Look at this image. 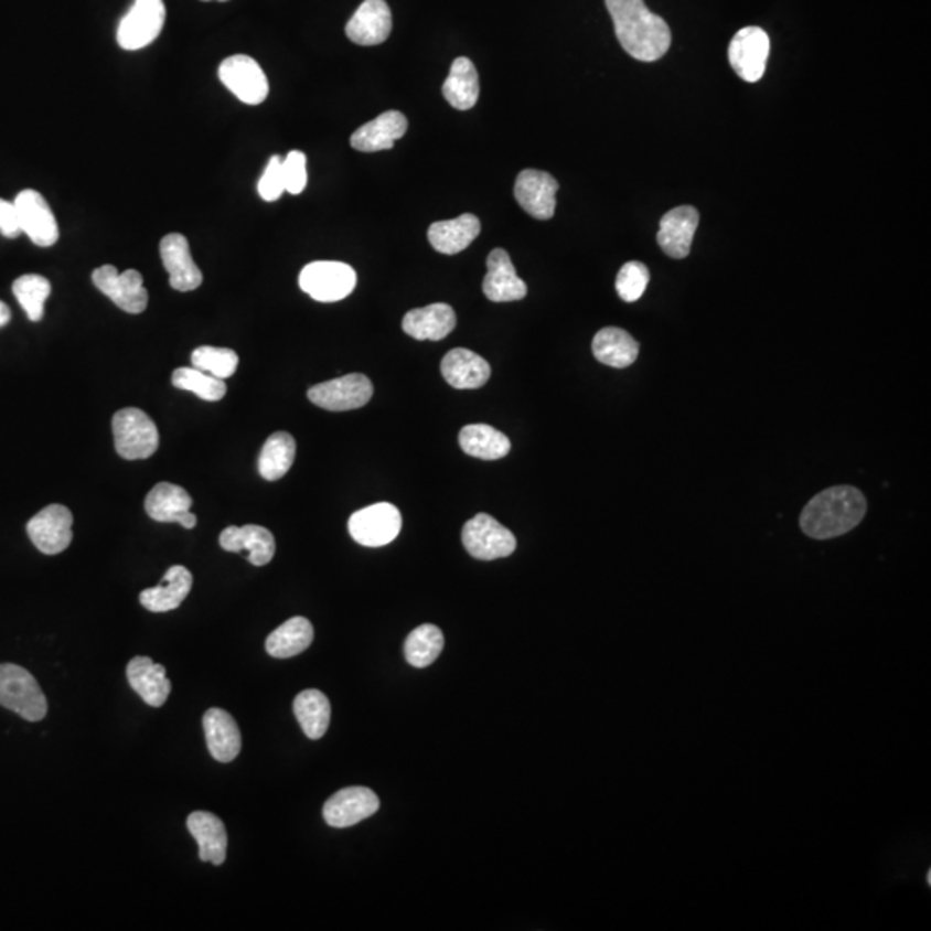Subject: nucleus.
I'll return each mask as SVG.
<instances>
[{
  "label": "nucleus",
  "instance_id": "obj_1",
  "mask_svg": "<svg viewBox=\"0 0 931 931\" xmlns=\"http://www.w3.org/2000/svg\"><path fill=\"white\" fill-rule=\"evenodd\" d=\"M621 47L643 63L661 60L671 45V30L663 18L649 11L643 0H606Z\"/></svg>",
  "mask_w": 931,
  "mask_h": 931
},
{
  "label": "nucleus",
  "instance_id": "obj_2",
  "mask_svg": "<svg viewBox=\"0 0 931 931\" xmlns=\"http://www.w3.org/2000/svg\"><path fill=\"white\" fill-rule=\"evenodd\" d=\"M868 511V502L854 486H833L811 499L802 511V532L814 541L837 538L856 528Z\"/></svg>",
  "mask_w": 931,
  "mask_h": 931
},
{
  "label": "nucleus",
  "instance_id": "obj_3",
  "mask_svg": "<svg viewBox=\"0 0 931 931\" xmlns=\"http://www.w3.org/2000/svg\"><path fill=\"white\" fill-rule=\"evenodd\" d=\"M0 706L14 710L26 721H42L49 704L35 676L18 664H0Z\"/></svg>",
  "mask_w": 931,
  "mask_h": 931
},
{
  "label": "nucleus",
  "instance_id": "obj_4",
  "mask_svg": "<svg viewBox=\"0 0 931 931\" xmlns=\"http://www.w3.org/2000/svg\"><path fill=\"white\" fill-rule=\"evenodd\" d=\"M116 452L128 461H139L154 454L159 447V431L154 421L137 407H127L113 418Z\"/></svg>",
  "mask_w": 931,
  "mask_h": 931
},
{
  "label": "nucleus",
  "instance_id": "obj_5",
  "mask_svg": "<svg viewBox=\"0 0 931 931\" xmlns=\"http://www.w3.org/2000/svg\"><path fill=\"white\" fill-rule=\"evenodd\" d=\"M299 285L318 302H339L354 292L357 275L345 263L317 261L300 271Z\"/></svg>",
  "mask_w": 931,
  "mask_h": 931
},
{
  "label": "nucleus",
  "instance_id": "obj_6",
  "mask_svg": "<svg viewBox=\"0 0 931 931\" xmlns=\"http://www.w3.org/2000/svg\"><path fill=\"white\" fill-rule=\"evenodd\" d=\"M465 550L480 560L511 556L516 550V537L489 514L480 513L462 528Z\"/></svg>",
  "mask_w": 931,
  "mask_h": 931
},
{
  "label": "nucleus",
  "instance_id": "obj_7",
  "mask_svg": "<svg viewBox=\"0 0 931 931\" xmlns=\"http://www.w3.org/2000/svg\"><path fill=\"white\" fill-rule=\"evenodd\" d=\"M167 21V8L162 0H135L127 17L118 26L119 47L125 51H140L161 35Z\"/></svg>",
  "mask_w": 931,
  "mask_h": 931
},
{
  "label": "nucleus",
  "instance_id": "obj_8",
  "mask_svg": "<svg viewBox=\"0 0 931 931\" xmlns=\"http://www.w3.org/2000/svg\"><path fill=\"white\" fill-rule=\"evenodd\" d=\"M403 528V516L395 505L388 502L367 505L352 514L349 532L357 544L364 547H383L397 538Z\"/></svg>",
  "mask_w": 931,
  "mask_h": 931
},
{
  "label": "nucleus",
  "instance_id": "obj_9",
  "mask_svg": "<svg viewBox=\"0 0 931 931\" xmlns=\"http://www.w3.org/2000/svg\"><path fill=\"white\" fill-rule=\"evenodd\" d=\"M95 287L109 297L121 311L140 314L149 306V292L143 287V278L137 269L119 272L115 266H100L92 272Z\"/></svg>",
  "mask_w": 931,
  "mask_h": 931
},
{
  "label": "nucleus",
  "instance_id": "obj_10",
  "mask_svg": "<svg viewBox=\"0 0 931 931\" xmlns=\"http://www.w3.org/2000/svg\"><path fill=\"white\" fill-rule=\"evenodd\" d=\"M308 397L314 406L333 413L360 409L372 400L373 383L366 375L354 373L314 385L309 388Z\"/></svg>",
  "mask_w": 931,
  "mask_h": 931
},
{
  "label": "nucleus",
  "instance_id": "obj_11",
  "mask_svg": "<svg viewBox=\"0 0 931 931\" xmlns=\"http://www.w3.org/2000/svg\"><path fill=\"white\" fill-rule=\"evenodd\" d=\"M217 75L222 84L247 106H257L265 103L268 97V78L263 67L253 57L244 56V54L226 57Z\"/></svg>",
  "mask_w": 931,
  "mask_h": 931
},
{
  "label": "nucleus",
  "instance_id": "obj_12",
  "mask_svg": "<svg viewBox=\"0 0 931 931\" xmlns=\"http://www.w3.org/2000/svg\"><path fill=\"white\" fill-rule=\"evenodd\" d=\"M30 541L47 556L64 553L73 541L72 511L61 504H51L32 517L26 526Z\"/></svg>",
  "mask_w": 931,
  "mask_h": 931
},
{
  "label": "nucleus",
  "instance_id": "obj_13",
  "mask_svg": "<svg viewBox=\"0 0 931 931\" xmlns=\"http://www.w3.org/2000/svg\"><path fill=\"white\" fill-rule=\"evenodd\" d=\"M770 36L758 26H747L740 30L728 49L731 67L740 78L749 84H756L766 72V64L770 57Z\"/></svg>",
  "mask_w": 931,
  "mask_h": 931
},
{
  "label": "nucleus",
  "instance_id": "obj_14",
  "mask_svg": "<svg viewBox=\"0 0 931 931\" xmlns=\"http://www.w3.org/2000/svg\"><path fill=\"white\" fill-rule=\"evenodd\" d=\"M21 229L39 247H52L60 240V226L51 205L36 190H21L14 199Z\"/></svg>",
  "mask_w": 931,
  "mask_h": 931
},
{
  "label": "nucleus",
  "instance_id": "obj_15",
  "mask_svg": "<svg viewBox=\"0 0 931 931\" xmlns=\"http://www.w3.org/2000/svg\"><path fill=\"white\" fill-rule=\"evenodd\" d=\"M379 810V799L366 786H349L328 799L323 807L324 821L333 828H349L372 817Z\"/></svg>",
  "mask_w": 931,
  "mask_h": 931
},
{
  "label": "nucleus",
  "instance_id": "obj_16",
  "mask_svg": "<svg viewBox=\"0 0 931 931\" xmlns=\"http://www.w3.org/2000/svg\"><path fill=\"white\" fill-rule=\"evenodd\" d=\"M559 183L549 173L525 170L517 174L514 197L523 210L535 220H550L556 213V194Z\"/></svg>",
  "mask_w": 931,
  "mask_h": 931
},
{
  "label": "nucleus",
  "instance_id": "obj_17",
  "mask_svg": "<svg viewBox=\"0 0 931 931\" xmlns=\"http://www.w3.org/2000/svg\"><path fill=\"white\" fill-rule=\"evenodd\" d=\"M159 250H161L162 265L170 275L171 289L178 292H192L201 287L204 277L190 253V244L185 235L170 233L162 238Z\"/></svg>",
  "mask_w": 931,
  "mask_h": 931
},
{
  "label": "nucleus",
  "instance_id": "obj_18",
  "mask_svg": "<svg viewBox=\"0 0 931 931\" xmlns=\"http://www.w3.org/2000/svg\"><path fill=\"white\" fill-rule=\"evenodd\" d=\"M192 497L182 486L173 483H158L146 499V511L154 522L178 523L183 528L192 529L197 525V517L190 511Z\"/></svg>",
  "mask_w": 931,
  "mask_h": 931
},
{
  "label": "nucleus",
  "instance_id": "obj_19",
  "mask_svg": "<svg viewBox=\"0 0 931 931\" xmlns=\"http://www.w3.org/2000/svg\"><path fill=\"white\" fill-rule=\"evenodd\" d=\"M349 40L357 45H379L390 36L392 12L385 0H364L345 26Z\"/></svg>",
  "mask_w": 931,
  "mask_h": 931
},
{
  "label": "nucleus",
  "instance_id": "obj_20",
  "mask_svg": "<svg viewBox=\"0 0 931 931\" xmlns=\"http://www.w3.org/2000/svg\"><path fill=\"white\" fill-rule=\"evenodd\" d=\"M220 545L228 553H247V559L254 566L268 565L277 553L272 533L257 525L228 526L220 535Z\"/></svg>",
  "mask_w": 931,
  "mask_h": 931
},
{
  "label": "nucleus",
  "instance_id": "obj_21",
  "mask_svg": "<svg viewBox=\"0 0 931 931\" xmlns=\"http://www.w3.org/2000/svg\"><path fill=\"white\" fill-rule=\"evenodd\" d=\"M486 277L483 280V293L492 302H514L525 299L528 289L525 281L517 277L510 254L504 249H494L486 259Z\"/></svg>",
  "mask_w": 931,
  "mask_h": 931
},
{
  "label": "nucleus",
  "instance_id": "obj_22",
  "mask_svg": "<svg viewBox=\"0 0 931 931\" xmlns=\"http://www.w3.org/2000/svg\"><path fill=\"white\" fill-rule=\"evenodd\" d=\"M697 226V210L692 205H679L661 220L657 244L673 259H685L691 254Z\"/></svg>",
  "mask_w": 931,
  "mask_h": 931
},
{
  "label": "nucleus",
  "instance_id": "obj_23",
  "mask_svg": "<svg viewBox=\"0 0 931 931\" xmlns=\"http://www.w3.org/2000/svg\"><path fill=\"white\" fill-rule=\"evenodd\" d=\"M204 734L211 756L220 762H232L242 750V734L237 721L220 707L205 710Z\"/></svg>",
  "mask_w": 931,
  "mask_h": 931
},
{
  "label": "nucleus",
  "instance_id": "obj_24",
  "mask_svg": "<svg viewBox=\"0 0 931 931\" xmlns=\"http://www.w3.org/2000/svg\"><path fill=\"white\" fill-rule=\"evenodd\" d=\"M127 678L130 687L149 706H164L170 697L171 682L167 676V667L154 663L150 657H143V655L133 657L128 663Z\"/></svg>",
  "mask_w": 931,
  "mask_h": 931
},
{
  "label": "nucleus",
  "instance_id": "obj_25",
  "mask_svg": "<svg viewBox=\"0 0 931 931\" xmlns=\"http://www.w3.org/2000/svg\"><path fill=\"white\" fill-rule=\"evenodd\" d=\"M407 131V119L403 113L387 111L379 115L373 121L366 122L363 127L352 133V149L360 152H379L394 147L397 140L403 139Z\"/></svg>",
  "mask_w": 931,
  "mask_h": 931
},
{
  "label": "nucleus",
  "instance_id": "obj_26",
  "mask_svg": "<svg viewBox=\"0 0 931 931\" xmlns=\"http://www.w3.org/2000/svg\"><path fill=\"white\" fill-rule=\"evenodd\" d=\"M192 585H194V577L185 566H171L164 572L161 585L146 588L140 593V604L150 612L174 611L189 597Z\"/></svg>",
  "mask_w": 931,
  "mask_h": 931
},
{
  "label": "nucleus",
  "instance_id": "obj_27",
  "mask_svg": "<svg viewBox=\"0 0 931 931\" xmlns=\"http://www.w3.org/2000/svg\"><path fill=\"white\" fill-rule=\"evenodd\" d=\"M186 826H189L190 835L197 841L201 860L222 866L226 859V848H228V835H226L223 821L216 814L195 811L186 820Z\"/></svg>",
  "mask_w": 931,
  "mask_h": 931
},
{
  "label": "nucleus",
  "instance_id": "obj_28",
  "mask_svg": "<svg viewBox=\"0 0 931 931\" xmlns=\"http://www.w3.org/2000/svg\"><path fill=\"white\" fill-rule=\"evenodd\" d=\"M442 376L459 390L482 388L490 379V364L468 349H454L442 360Z\"/></svg>",
  "mask_w": 931,
  "mask_h": 931
},
{
  "label": "nucleus",
  "instance_id": "obj_29",
  "mask_svg": "<svg viewBox=\"0 0 931 931\" xmlns=\"http://www.w3.org/2000/svg\"><path fill=\"white\" fill-rule=\"evenodd\" d=\"M482 232V225L474 214L465 213L449 222H437L428 229V240L437 253L454 256L473 244Z\"/></svg>",
  "mask_w": 931,
  "mask_h": 931
},
{
  "label": "nucleus",
  "instance_id": "obj_30",
  "mask_svg": "<svg viewBox=\"0 0 931 931\" xmlns=\"http://www.w3.org/2000/svg\"><path fill=\"white\" fill-rule=\"evenodd\" d=\"M404 332L416 340H443L456 328V312L449 304L413 309L403 320Z\"/></svg>",
  "mask_w": 931,
  "mask_h": 931
},
{
  "label": "nucleus",
  "instance_id": "obj_31",
  "mask_svg": "<svg viewBox=\"0 0 931 931\" xmlns=\"http://www.w3.org/2000/svg\"><path fill=\"white\" fill-rule=\"evenodd\" d=\"M593 355L606 366L623 370L632 366L639 357L640 345L630 333L621 328H602L592 342Z\"/></svg>",
  "mask_w": 931,
  "mask_h": 931
},
{
  "label": "nucleus",
  "instance_id": "obj_32",
  "mask_svg": "<svg viewBox=\"0 0 931 931\" xmlns=\"http://www.w3.org/2000/svg\"><path fill=\"white\" fill-rule=\"evenodd\" d=\"M447 103L459 111L477 106L480 97V82L474 64L468 57H458L450 66L449 76L442 87Z\"/></svg>",
  "mask_w": 931,
  "mask_h": 931
},
{
  "label": "nucleus",
  "instance_id": "obj_33",
  "mask_svg": "<svg viewBox=\"0 0 931 931\" xmlns=\"http://www.w3.org/2000/svg\"><path fill=\"white\" fill-rule=\"evenodd\" d=\"M314 640V628L311 621L302 616L285 621L266 640V651L277 660H289L293 655L302 654Z\"/></svg>",
  "mask_w": 931,
  "mask_h": 931
},
{
  "label": "nucleus",
  "instance_id": "obj_34",
  "mask_svg": "<svg viewBox=\"0 0 931 931\" xmlns=\"http://www.w3.org/2000/svg\"><path fill=\"white\" fill-rule=\"evenodd\" d=\"M459 446L471 458L495 461L510 454V438L489 425H468L459 434Z\"/></svg>",
  "mask_w": 931,
  "mask_h": 931
},
{
  "label": "nucleus",
  "instance_id": "obj_35",
  "mask_svg": "<svg viewBox=\"0 0 931 931\" xmlns=\"http://www.w3.org/2000/svg\"><path fill=\"white\" fill-rule=\"evenodd\" d=\"M293 713L306 737L318 740L327 734L332 718V706L323 692L317 688L300 692L293 700Z\"/></svg>",
  "mask_w": 931,
  "mask_h": 931
},
{
  "label": "nucleus",
  "instance_id": "obj_36",
  "mask_svg": "<svg viewBox=\"0 0 931 931\" xmlns=\"http://www.w3.org/2000/svg\"><path fill=\"white\" fill-rule=\"evenodd\" d=\"M296 450V440L292 435L287 431L272 434L263 446L259 461H257L259 474L268 482H277L292 468Z\"/></svg>",
  "mask_w": 931,
  "mask_h": 931
},
{
  "label": "nucleus",
  "instance_id": "obj_37",
  "mask_svg": "<svg viewBox=\"0 0 931 931\" xmlns=\"http://www.w3.org/2000/svg\"><path fill=\"white\" fill-rule=\"evenodd\" d=\"M443 633L435 624H421L409 633L404 643L407 663L415 667H427L442 654Z\"/></svg>",
  "mask_w": 931,
  "mask_h": 931
},
{
  "label": "nucleus",
  "instance_id": "obj_38",
  "mask_svg": "<svg viewBox=\"0 0 931 931\" xmlns=\"http://www.w3.org/2000/svg\"><path fill=\"white\" fill-rule=\"evenodd\" d=\"M171 382L180 390L192 392L207 403H217L226 394L225 379L216 378L197 367H178L171 376Z\"/></svg>",
  "mask_w": 931,
  "mask_h": 931
},
{
  "label": "nucleus",
  "instance_id": "obj_39",
  "mask_svg": "<svg viewBox=\"0 0 931 931\" xmlns=\"http://www.w3.org/2000/svg\"><path fill=\"white\" fill-rule=\"evenodd\" d=\"M51 292V281L40 275H23L12 283V293L26 312L29 320L35 323L44 318L45 300L49 299Z\"/></svg>",
  "mask_w": 931,
  "mask_h": 931
},
{
  "label": "nucleus",
  "instance_id": "obj_40",
  "mask_svg": "<svg viewBox=\"0 0 931 931\" xmlns=\"http://www.w3.org/2000/svg\"><path fill=\"white\" fill-rule=\"evenodd\" d=\"M192 364L202 372L210 373L220 379L229 378L235 375L238 367L237 352L232 349L211 347L202 345L192 352Z\"/></svg>",
  "mask_w": 931,
  "mask_h": 931
},
{
  "label": "nucleus",
  "instance_id": "obj_41",
  "mask_svg": "<svg viewBox=\"0 0 931 931\" xmlns=\"http://www.w3.org/2000/svg\"><path fill=\"white\" fill-rule=\"evenodd\" d=\"M651 272L648 266L639 261H630L620 269L616 278V292L624 302H636L648 290Z\"/></svg>",
  "mask_w": 931,
  "mask_h": 931
},
{
  "label": "nucleus",
  "instance_id": "obj_42",
  "mask_svg": "<svg viewBox=\"0 0 931 931\" xmlns=\"http://www.w3.org/2000/svg\"><path fill=\"white\" fill-rule=\"evenodd\" d=\"M285 192L302 194L308 185V159L304 152L292 150L283 159Z\"/></svg>",
  "mask_w": 931,
  "mask_h": 931
},
{
  "label": "nucleus",
  "instance_id": "obj_43",
  "mask_svg": "<svg viewBox=\"0 0 931 931\" xmlns=\"http://www.w3.org/2000/svg\"><path fill=\"white\" fill-rule=\"evenodd\" d=\"M257 192L266 202H275L281 197L285 192L283 158L272 156L269 159L268 167L257 183Z\"/></svg>",
  "mask_w": 931,
  "mask_h": 931
},
{
  "label": "nucleus",
  "instance_id": "obj_44",
  "mask_svg": "<svg viewBox=\"0 0 931 931\" xmlns=\"http://www.w3.org/2000/svg\"><path fill=\"white\" fill-rule=\"evenodd\" d=\"M0 233L8 238L20 237L23 233L14 201L9 202L0 199Z\"/></svg>",
  "mask_w": 931,
  "mask_h": 931
},
{
  "label": "nucleus",
  "instance_id": "obj_45",
  "mask_svg": "<svg viewBox=\"0 0 931 931\" xmlns=\"http://www.w3.org/2000/svg\"><path fill=\"white\" fill-rule=\"evenodd\" d=\"M9 321H11V309H9V306L6 304V302L0 300V328L6 327Z\"/></svg>",
  "mask_w": 931,
  "mask_h": 931
},
{
  "label": "nucleus",
  "instance_id": "obj_46",
  "mask_svg": "<svg viewBox=\"0 0 931 931\" xmlns=\"http://www.w3.org/2000/svg\"><path fill=\"white\" fill-rule=\"evenodd\" d=\"M202 2H210V0H202ZM217 2H228V0H217Z\"/></svg>",
  "mask_w": 931,
  "mask_h": 931
}]
</instances>
